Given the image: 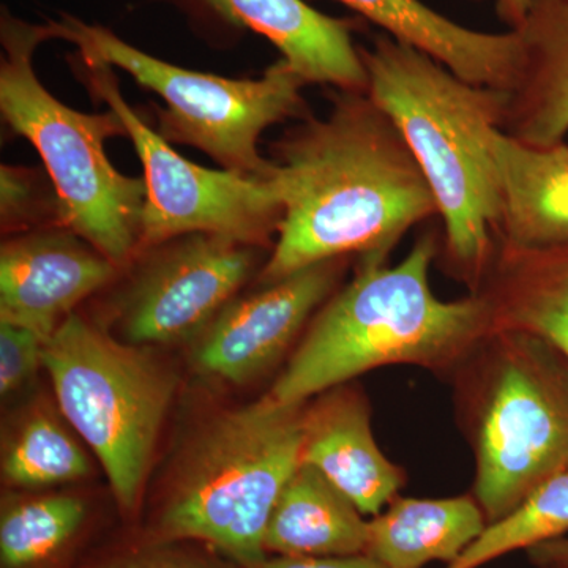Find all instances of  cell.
<instances>
[{"label":"cell","mask_w":568,"mask_h":568,"mask_svg":"<svg viewBox=\"0 0 568 568\" xmlns=\"http://www.w3.org/2000/svg\"><path fill=\"white\" fill-rule=\"evenodd\" d=\"M476 293L491 305L493 331L534 336L568 362V242L540 248L499 242Z\"/></svg>","instance_id":"18"},{"label":"cell","mask_w":568,"mask_h":568,"mask_svg":"<svg viewBox=\"0 0 568 568\" xmlns=\"http://www.w3.org/2000/svg\"><path fill=\"white\" fill-rule=\"evenodd\" d=\"M477 351L474 497L489 525L568 469V362L514 331H493Z\"/></svg>","instance_id":"6"},{"label":"cell","mask_w":568,"mask_h":568,"mask_svg":"<svg viewBox=\"0 0 568 568\" xmlns=\"http://www.w3.org/2000/svg\"><path fill=\"white\" fill-rule=\"evenodd\" d=\"M302 463L315 467L365 517H376L405 485L402 469L377 446L368 403L346 384L305 407Z\"/></svg>","instance_id":"14"},{"label":"cell","mask_w":568,"mask_h":568,"mask_svg":"<svg viewBox=\"0 0 568 568\" xmlns=\"http://www.w3.org/2000/svg\"><path fill=\"white\" fill-rule=\"evenodd\" d=\"M519 67L508 91L503 132L530 145L568 134V0H532L517 29Z\"/></svg>","instance_id":"16"},{"label":"cell","mask_w":568,"mask_h":568,"mask_svg":"<svg viewBox=\"0 0 568 568\" xmlns=\"http://www.w3.org/2000/svg\"><path fill=\"white\" fill-rule=\"evenodd\" d=\"M39 186L22 168L7 166L0 171V216L3 227H13L32 220L39 211Z\"/></svg>","instance_id":"25"},{"label":"cell","mask_w":568,"mask_h":568,"mask_svg":"<svg viewBox=\"0 0 568 568\" xmlns=\"http://www.w3.org/2000/svg\"><path fill=\"white\" fill-rule=\"evenodd\" d=\"M537 568H568L564 566H547V567H537Z\"/></svg>","instance_id":"30"},{"label":"cell","mask_w":568,"mask_h":568,"mask_svg":"<svg viewBox=\"0 0 568 568\" xmlns=\"http://www.w3.org/2000/svg\"><path fill=\"white\" fill-rule=\"evenodd\" d=\"M89 473V462L54 418L40 414L22 426L3 459V476L17 487L65 484Z\"/></svg>","instance_id":"23"},{"label":"cell","mask_w":568,"mask_h":568,"mask_svg":"<svg viewBox=\"0 0 568 568\" xmlns=\"http://www.w3.org/2000/svg\"><path fill=\"white\" fill-rule=\"evenodd\" d=\"M433 234L417 239L394 265L357 261L353 280L332 295L268 392L283 406H304L381 366L459 368L491 334L493 310L481 293L443 301L429 271L439 254Z\"/></svg>","instance_id":"3"},{"label":"cell","mask_w":568,"mask_h":568,"mask_svg":"<svg viewBox=\"0 0 568 568\" xmlns=\"http://www.w3.org/2000/svg\"><path fill=\"white\" fill-rule=\"evenodd\" d=\"M480 2V0H474ZM499 20L507 26L508 31H517L528 18L532 0H493Z\"/></svg>","instance_id":"28"},{"label":"cell","mask_w":568,"mask_h":568,"mask_svg":"<svg viewBox=\"0 0 568 568\" xmlns=\"http://www.w3.org/2000/svg\"><path fill=\"white\" fill-rule=\"evenodd\" d=\"M51 39H61L59 22L31 24L2 10L0 111L10 129L39 151L62 226L115 265L125 264L141 246L145 182L119 173L104 152L106 140L126 136L118 112L71 110L37 78L33 52Z\"/></svg>","instance_id":"4"},{"label":"cell","mask_w":568,"mask_h":568,"mask_svg":"<svg viewBox=\"0 0 568 568\" xmlns=\"http://www.w3.org/2000/svg\"><path fill=\"white\" fill-rule=\"evenodd\" d=\"M254 568H387L368 555L324 556V558H286L275 556Z\"/></svg>","instance_id":"26"},{"label":"cell","mask_w":568,"mask_h":568,"mask_svg":"<svg viewBox=\"0 0 568 568\" xmlns=\"http://www.w3.org/2000/svg\"><path fill=\"white\" fill-rule=\"evenodd\" d=\"M59 26L61 39L77 44L82 59L126 71L142 88L162 97L164 140L200 149L223 170L274 178L276 163L261 155L257 141L268 126L297 118L305 106L306 81L284 59L260 80H230L153 58L102 26L71 17Z\"/></svg>","instance_id":"8"},{"label":"cell","mask_w":568,"mask_h":568,"mask_svg":"<svg viewBox=\"0 0 568 568\" xmlns=\"http://www.w3.org/2000/svg\"><path fill=\"white\" fill-rule=\"evenodd\" d=\"M82 63L85 80L118 112L144 168L141 246L163 245L189 234L222 235L260 246L278 234L283 201L275 175L261 179L207 170L183 159L125 102L111 65L85 59Z\"/></svg>","instance_id":"9"},{"label":"cell","mask_w":568,"mask_h":568,"mask_svg":"<svg viewBox=\"0 0 568 568\" xmlns=\"http://www.w3.org/2000/svg\"><path fill=\"white\" fill-rule=\"evenodd\" d=\"M368 519L339 489L304 465L295 470L272 511L265 551L286 558L364 555Z\"/></svg>","instance_id":"20"},{"label":"cell","mask_w":568,"mask_h":568,"mask_svg":"<svg viewBox=\"0 0 568 568\" xmlns=\"http://www.w3.org/2000/svg\"><path fill=\"white\" fill-rule=\"evenodd\" d=\"M304 437L305 405L268 395L216 417L185 459L160 519L163 536L204 541L245 568L263 564L265 530L302 465Z\"/></svg>","instance_id":"5"},{"label":"cell","mask_w":568,"mask_h":568,"mask_svg":"<svg viewBox=\"0 0 568 568\" xmlns=\"http://www.w3.org/2000/svg\"><path fill=\"white\" fill-rule=\"evenodd\" d=\"M275 153L283 220L265 284L339 257L388 263L414 226L439 216L405 138L368 93L336 91L331 112L306 118Z\"/></svg>","instance_id":"1"},{"label":"cell","mask_w":568,"mask_h":568,"mask_svg":"<svg viewBox=\"0 0 568 568\" xmlns=\"http://www.w3.org/2000/svg\"><path fill=\"white\" fill-rule=\"evenodd\" d=\"M47 339L22 327L0 321V392L13 394L31 379L43 365V349Z\"/></svg>","instance_id":"24"},{"label":"cell","mask_w":568,"mask_h":568,"mask_svg":"<svg viewBox=\"0 0 568 568\" xmlns=\"http://www.w3.org/2000/svg\"><path fill=\"white\" fill-rule=\"evenodd\" d=\"M488 521L474 495L418 499L399 497L368 519L365 555L387 568L450 566L473 545Z\"/></svg>","instance_id":"19"},{"label":"cell","mask_w":568,"mask_h":568,"mask_svg":"<svg viewBox=\"0 0 568 568\" xmlns=\"http://www.w3.org/2000/svg\"><path fill=\"white\" fill-rule=\"evenodd\" d=\"M499 171V242L515 248H540L568 242V142L530 145L493 134Z\"/></svg>","instance_id":"17"},{"label":"cell","mask_w":568,"mask_h":568,"mask_svg":"<svg viewBox=\"0 0 568 568\" xmlns=\"http://www.w3.org/2000/svg\"><path fill=\"white\" fill-rule=\"evenodd\" d=\"M43 366L67 420L95 452L123 510H134L175 381L144 347L70 315L47 339Z\"/></svg>","instance_id":"7"},{"label":"cell","mask_w":568,"mask_h":568,"mask_svg":"<svg viewBox=\"0 0 568 568\" xmlns=\"http://www.w3.org/2000/svg\"><path fill=\"white\" fill-rule=\"evenodd\" d=\"M528 558L536 567H568V537L547 541V544L529 549Z\"/></svg>","instance_id":"27"},{"label":"cell","mask_w":568,"mask_h":568,"mask_svg":"<svg viewBox=\"0 0 568 568\" xmlns=\"http://www.w3.org/2000/svg\"><path fill=\"white\" fill-rule=\"evenodd\" d=\"M383 29L386 36L425 52L470 84L510 91L517 81V31L466 28L422 0H335Z\"/></svg>","instance_id":"15"},{"label":"cell","mask_w":568,"mask_h":568,"mask_svg":"<svg viewBox=\"0 0 568 568\" xmlns=\"http://www.w3.org/2000/svg\"><path fill=\"white\" fill-rule=\"evenodd\" d=\"M568 534V469L534 489L506 517L489 523L446 568H480L510 552H526Z\"/></svg>","instance_id":"21"},{"label":"cell","mask_w":568,"mask_h":568,"mask_svg":"<svg viewBox=\"0 0 568 568\" xmlns=\"http://www.w3.org/2000/svg\"><path fill=\"white\" fill-rule=\"evenodd\" d=\"M256 246L222 235L174 239L144 268L123 312L132 345H163L207 328L256 265Z\"/></svg>","instance_id":"10"},{"label":"cell","mask_w":568,"mask_h":568,"mask_svg":"<svg viewBox=\"0 0 568 568\" xmlns=\"http://www.w3.org/2000/svg\"><path fill=\"white\" fill-rule=\"evenodd\" d=\"M85 506L73 496L26 500L3 511L0 559L6 568H29L50 559L78 532Z\"/></svg>","instance_id":"22"},{"label":"cell","mask_w":568,"mask_h":568,"mask_svg":"<svg viewBox=\"0 0 568 568\" xmlns=\"http://www.w3.org/2000/svg\"><path fill=\"white\" fill-rule=\"evenodd\" d=\"M103 568H193L179 562V560L164 558H142L129 560V562L115 564Z\"/></svg>","instance_id":"29"},{"label":"cell","mask_w":568,"mask_h":568,"mask_svg":"<svg viewBox=\"0 0 568 568\" xmlns=\"http://www.w3.org/2000/svg\"><path fill=\"white\" fill-rule=\"evenodd\" d=\"M358 48L366 93L394 121L435 196L448 267L476 293L499 244L503 200L491 141L503 129L508 92L470 84L386 33Z\"/></svg>","instance_id":"2"},{"label":"cell","mask_w":568,"mask_h":568,"mask_svg":"<svg viewBox=\"0 0 568 568\" xmlns=\"http://www.w3.org/2000/svg\"><path fill=\"white\" fill-rule=\"evenodd\" d=\"M205 17L265 37L306 84L368 92L354 21L328 17L305 0H179Z\"/></svg>","instance_id":"13"},{"label":"cell","mask_w":568,"mask_h":568,"mask_svg":"<svg viewBox=\"0 0 568 568\" xmlns=\"http://www.w3.org/2000/svg\"><path fill=\"white\" fill-rule=\"evenodd\" d=\"M115 267L67 227L10 239L0 253V321L48 339L74 306L111 282Z\"/></svg>","instance_id":"12"},{"label":"cell","mask_w":568,"mask_h":568,"mask_svg":"<svg viewBox=\"0 0 568 568\" xmlns=\"http://www.w3.org/2000/svg\"><path fill=\"white\" fill-rule=\"evenodd\" d=\"M346 260L310 265L224 306L194 349L197 368L233 384L271 368L335 294Z\"/></svg>","instance_id":"11"}]
</instances>
